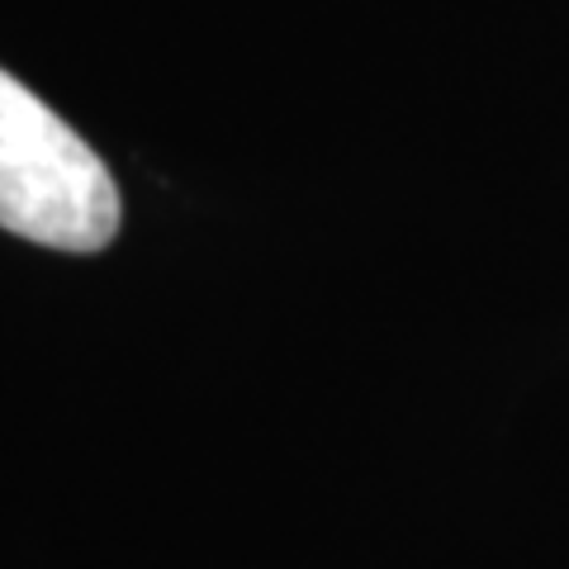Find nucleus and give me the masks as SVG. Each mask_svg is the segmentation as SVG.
<instances>
[{"mask_svg": "<svg viewBox=\"0 0 569 569\" xmlns=\"http://www.w3.org/2000/svg\"><path fill=\"white\" fill-rule=\"evenodd\" d=\"M0 228L58 252H100L119 233V190L96 148L10 71H0Z\"/></svg>", "mask_w": 569, "mask_h": 569, "instance_id": "obj_1", "label": "nucleus"}]
</instances>
